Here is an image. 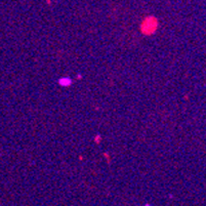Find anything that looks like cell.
<instances>
[{"instance_id":"6da1fadb","label":"cell","mask_w":206,"mask_h":206,"mask_svg":"<svg viewBox=\"0 0 206 206\" xmlns=\"http://www.w3.org/2000/svg\"><path fill=\"white\" fill-rule=\"evenodd\" d=\"M157 28H158V20L150 16L145 18L141 24V33L144 35H152L156 32Z\"/></svg>"}]
</instances>
